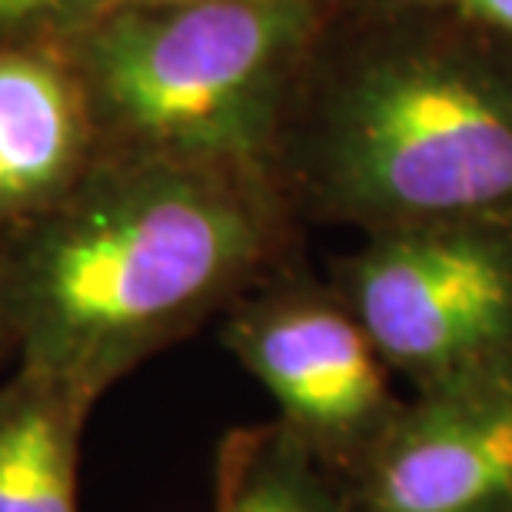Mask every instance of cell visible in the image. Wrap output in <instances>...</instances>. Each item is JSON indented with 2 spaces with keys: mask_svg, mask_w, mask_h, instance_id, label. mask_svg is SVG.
Wrapping results in <instances>:
<instances>
[{
  "mask_svg": "<svg viewBox=\"0 0 512 512\" xmlns=\"http://www.w3.org/2000/svg\"><path fill=\"white\" fill-rule=\"evenodd\" d=\"M303 227L266 170L100 153L0 237L14 366L97 403L300 260Z\"/></svg>",
  "mask_w": 512,
  "mask_h": 512,
  "instance_id": "1",
  "label": "cell"
},
{
  "mask_svg": "<svg viewBox=\"0 0 512 512\" xmlns=\"http://www.w3.org/2000/svg\"><path fill=\"white\" fill-rule=\"evenodd\" d=\"M273 173L303 223L512 227V40L446 10L343 0Z\"/></svg>",
  "mask_w": 512,
  "mask_h": 512,
  "instance_id": "2",
  "label": "cell"
},
{
  "mask_svg": "<svg viewBox=\"0 0 512 512\" xmlns=\"http://www.w3.org/2000/svg\"><path fill=\"white\" fill-rule=\"evenodd\" d=\"M340 4L120 0L60 47L100 153L273 173L296 87Z\"/></svg>",
  "mask_w": 512,
  "mask_h": 512,
  "instance_id": "3",
  "label": "cell"
},
{
  "mask_svg": "<svg viewBox=\"0 0 512 512\" xmlns=\"http://www.w3.org/2000/svg\"><path fill=\"white\" fill-rule=\"evenodd\" d=\"M330 283L409 389L512 360V227L363 233L360 247L333 260Z\"/></svg>",
  "mask_w": 512,
  "mask_h": 512,
  "instance_id": "4",
  "label": "cell"
},
{
  "mask_svg": "<svg viewBox=\"0 0 512 512\" xmlns=\"http://www.w3.org/2000/svg\"><path fill=\"white\" fill-rule=\"evenodd\" d=\"M220 343L270 393L276 423L336 476L376 443L403 403L393 370L340 290L303 256L220 316Z\"/></svg>",
  "mask_w": 512,
  "mask_h": 512,
  "instance_id": "5",
  "label": "cell"
},
{
  "mask_svg": "<svg viewBox=\"0 0 512 512\" xmlns=\"http://www.w3.org/2000/svg\"><path fill=\"white\" fill-rule=\"evenodd\" d=\"M340 479L350 512H512V360L413 389Z\"/></svg>",
  "mask_w": 512,
  "mask_h": 512,
  "instance_id": "6",
  "label": "cell"
},
{
  "mask_svg": "<svg viewBox=\"0 0 512 512\" xmlns=\"http://www.w3.org/2000/svg\"><path fill=\"white\" fill-rule=\"evenodd\" d=\"M100 157L64 47H0V237L57 203Z\"/></svg>",
  "mask_w": 512,
  "mask_h": 512,
  "instance_id": "7",
  "label": "cell"
},
{
  "mask_svg": "<svg viewBox=\"0 0 512 512\" xmlns=\"http://www.w3.org/2000/svg\"><path fill=\"white\" fill-rule=\"evenodd\" d=\"M94 406L20 366L0 376V512H80V449Z\"/></svg>",
  "mask_w": 512,
  "mask_h": 512,
  "instance_id": "8",
  "label": "cell"
},
{
  "mask_svg": "<svg viewBox=\"0 0 512 512\" xmlns=\"http://www.w3.org/2000/svg\"><path fill=\"white\" fill-rule=\"evenodd\" d=\"M213 512H350L343 479L283 423L223 436L213 469Z\"/></svg>",
  "mask_w": 512,
  "mask_h": 512,
  "instance_id": "9",
  "label": "cell"
},
{
  "mask_svg": "<svg viewBox=\"0 0 512 512\" xmlns=\"http://www.w3.org/2000/svg\"><path fill=\"white\" fill-rule=\"evenodd\" d=\"M120 0H0V47H60Z\"/></svg>",
  "mask_w": 512,
  "mask_h": 512,
  "instance_id": "10",
  "label": "cell"
},
{
  "mask_svg": "<svg viewBox=\"0 0 512 512\" xmlns=\"http://www.w3.org/2000/svg\"><path fill=\"white\" fill-rule=\"evenodd\" d=\"M363 7H426L446 10V14L466 17L479 27H489L496 34L512 40V0H350Z\"/></svg>",
  "mask_w": 512,
  "mask_h": 512,
  "instance_id": "11",
  "label": "cell"
},
{
  "mask_svg": "<svg viewBox=\"0 0 512 512\" xmlns=\"http://www.w3.org/2000/svg\"><path fill=\"white\" fill-rule=\"evenodd\" d=\"M7 363H14V340H10V330H7L4 310H0V370H4Z\"/></svg>",
  "mask_w": 512,
  "mask_h": 512,
  "instance_id": "12",
  "label": "cell"
}]
</instances>
